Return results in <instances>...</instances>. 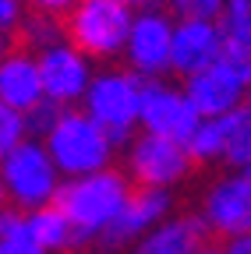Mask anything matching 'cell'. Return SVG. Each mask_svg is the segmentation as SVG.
<instances>
[{
	"instance_id": "1",
	"label": "cell",
	"mask_w": 251,
	"mask_h": 254,
	"mask_svg": "<svg viewBox=\"0 0 251 254\" xmlns=\"http://www.w3.org/2000/svg\"><path fill=\"white\" fill-rule=\"evenodd\" d=\"M128 201H131L128 177H120L117 170L75 177L60 187V198H57V205L75 222L78 244L88 240V237H106V230L117 222V215L124 212Z\"/></svg>"
},
{
	"instance_id": "2",
	"label": "cell",
	"mask_w": 251,
	"mask_h": 254,
	"mask_svg": "<svg viewBox=\"0 0 251 254\" xmlns=\"http://www.w3.org/2000/svg\"><path fill=\"white\" fill-rule=\"evenodd\" d=\"M43 141H46V148L53 155L57 170L64 173L68 180L110 170L113 145H117L106 134L103 124H96L88 113H78V110H64V113H60V120L50 127V134Z\"/></svg>"
},
{
	"instance_id": "3",
	"label": "cell",
	"mask_w": 251,
	"mask_h": 254,
	"mask_svg": "<svg viewBox=\"0 0 251 254\" xmlns=\"http://www.w3.org/2000/svg\"><path fill=\"white\" fill-rule=\"evenodd\" d=\"M0 180H4L7 201L21 212H39L46 205H57L60 187H64L46 141H32V138L0 159Z\"/></svg>"
},
{
	"instance_id": "4",
	"label": "cell",
	"mask_w": 251,
	"mask_h": 254,
	"mask_svg": "<svg viewBox=\"0 0 251 254\" xmlns=\"http://www.w3.org/2000/svg\"><path fill=\"white\" fill-rule=\"evenodd\" d=\"M135 14L120 0H82L68 14L64 32L68 43H75L85 57H117L128 46Z\"/></svg>"
},
{
	"instance_id": "5",
	"label": "cell",
	"mask_w": 251,
	"mask_h": 254,
	"mask_svg": "<svg viewBox=\"0 0 251 254\" xmlns=\"http://www.w3.org/2000/svg\"><path fill=\"white\" fill-rule=\"evenodd\" d=\"M142 85L135 71H103L92 78L85 113L103 124L113 141H128L135 124H142Z\"/></svg>"
},
{
	"instance_id": "6",
	"label": "cell",
	"mask_w": 251,
	"mask_h": 254,
	"mask_svg": "<svg viewBox=\"0 0 251 254\" xmlns=\"http://www.w3.org/2000/svg\"><path fill=\"white\" fill-rule=\"evenodd\" d=\"M198 124H202V117L191 106L187 92H180L167 81H156V78L142 85V127H145V134L187 145Z\"/></svg>"
},
{
	"instance_id": "7",
	"label": "cell",
	"mask_w": 251,
	"mask_h": 254,
	"mask_svg": "<svg viewBox=\"0 0 251 254\" xmlns=\"http://www.w3.org/2000/svg\"><path fill=\"white\" fill-rule=\"evenodd\" d=\"M173 28L177 21H170V14L163 11H142L135 14L128 46H124V60L128 67L142 78H160L163 71H173Z\"/></svg>"
},
{
	"instance_id": "8",
	"label": "cell",
	"mask_w": 251,
	"mask_h": 254,
	"mask_svg": "<svg viewBox=\"0 0 251 254\" xmlns=\"http://www.w3.org/2000/svg\"><path fill=\"white\" fill-rule=\"evenodd\" d=\"M202 222L205 230L219 233V237H230L241 240L251 233V173H230V177H219L202 205Z\"/></svg>"
},
{
	"instance_id": "9",
	"label": "cell",
	"mask_w": 251,
	"mask_h": 254,
	"mask_svg": "<svg viewBox=\"0 0 251 254\" xmlns=\"http://www.w3.org/2000/svg\"><path fill=\"white\" fill-rule=\"evenodd\" d=\"M39 71H43V88L46 99L57 106H71V103H85V95L92 88V67L88 57L75 46V43H57L39 50Z\"/></svg>"
},
{
	"instance_id": "10",
	"label": "cell",
	"mask_w": 251,
	"mask_h": 254,
	"mask_svg": "<svg viewBox=\"0 0 251 254\" xmlns=\"http://www.w3.org/2000/svg\"><path fill=\"white\" fill-rule=\"evenodd\" d=\"M187 166H191V152L180 141L170 138H156V134H142L131 141L128 148V170L142 187H160L167 190L170 184H177Z\"/></svg>"
},
{
	"instance_id": "11",
	"label": "cell",
	"mask_w": 251,
	"mask_h": 254,
	"mask_svg": "<svg viewBox=\"0 0 251 254\" xmlns=\"http://www.w3.org/2000/svg\"><path fill=\"white\" fill-rule=\"evenodd\" d=\"M184 92L191 99V106L198 110V117H227L244 106V99L251 95V81L241 71H234L230 64L216 60L212 67L187 78Z\"/></svg>"
},
{
	"instance_id": "12",
	"label": "cell",
	"mask_w": 251,
	"mask_h": 254,
	"mask_svg": "<svg viewBox=\"0 0 251 254\" xmlns=\"http://www.w3.org/2000/svg\"><path fill=\"white\" fill-rule=\"evenodd\" d=\"M227 28L219 21H177L173 28V71L191 78L219 60Z\"/></svg>"
},
{
	"instance_id": "13",
	"label": "cell",
	"mask_w": 251,
	"mask_h": 254,
	"mask_svg": "<svg viewBox=\"0 0 251 254\" xmlns=\"http://www.w3.org/2000/svg\"><path fill=\"white\" fill-rule=\"evenodd\" d=\"M170 215V194L160 187H142L131 194V201L124 205V212L117 215V222L106 230V244H131L142 240L145 233H152L160 222H167Z\"/></svg>"
},
{
	"instance_id": "14",
	"label": "cell",
	"mask_w": 251,
	"mask_h": 254,
	"mask_svg": "<svg viewBox=\"0 0 251 254\" xmlns=\"http://www.w3.org/2000/svg\"><path fill=\"white\" fill-rule=\"evenodd\" d=\"M0 103H7L21 113H32L39 103H46L39 57L28 53H7L0 60Z\"/></svg>"
},
{
	"instance_id": "15",
	"label": "cell",
	"mask_w": 251,
	"mask_h": 254,
	"mask_svg": "<svg viewBox=\"0 0 251 254\" xmlns=\"http://www.w3.org/2000/svg\"><path fill=\"white\" fill-rule=\"evenodd\" d=\"M202 237H205V222L167 219L135 244V254H202L205 251Z\"/></svg>"
},
{
	"instance_id": "16",
	"label": "cell",
	"mask_w": 251,
	"mask_h": 254,
	"mask_svg": "<svg viewBox=\"0 0 251 254\" xmlns=\"http://www.w3.org/2000/svg\"><path fill=\"white\" fill-rule=\"evenodd\" d=\"M32 219V230H36V240L46 247V251H64L71 244H78V233H75V222L68 219V212L60 205H46L39 212H28Z\"/></svg>"
},
{
	"instance_id": "17",
	"label": "cell",
	"mask_w": 251,
	"mask_h": 254,
	"mask_svg": "<svg viewBox=\"0 0 251 254\" xmlns=\"http://www.w3.org/2000/svg\"><path fill=\"white\" fill-rule=\"evenodd\" d=\"M0 254H50L32 230V219L14 212H0Z\"/></svg>"
},
{
	"instance_id": "18",
	"label": "cell",
	"mask_w": 251,
	"mask_h": 254,
	"mask_svg": "<svg viewBox=\"0 0 251 254\" xmlns=\"http://www.w3.org/2000/svg\"><path fill=\"white\" fill-rule=\"evenodd\" d=\"M227 141H230V120L227 117H202L195 127L187 152L198 163H212V159H227Z\"/></svg>"
},
{
	"instance_id": "19",
	"label": "cell",
	"mask_w": 251,
	"mask_h": 254,
	"mask_svg": "<svg viewBox=\"0 0 251 254\" xmlns=\"http://www.w3.org/2000/svg\"><path fill=\"white\" fill-rule=\"evenodd\" d=\"M230 120V141H227V163L237 170H251V106L227 113Z\"/></svg>"
},
{
	"instance_id": "20",
	"label": "cell",
	"mask_w": 251,
	"mask_h": 254,
	"mask_svg": "<svg viewBox=\"0 0 251 254\" xmlns=\"http://www.w3.org/2000/svg\"><path fill=\"white\" fill-rule=\"evenodd\" d=\"M28 113L7 106V103H0V159H4L7 152H14L21 141H28Z\"/></svg>"
},
{
	"instance_id": "21",
	"label": "cell",
	"mask_w": 251,
	"mask_h": 254,
	"mask_svg": "<svg viewBox=\"0 0 251 254\" xmlns=\"http://www.w3.org/2000/svg\"><path fill=\"white\" fill-rule=\"evenodd\" d=\"M177 21H223L227 0H170Z\"/></svg>"
},
{
	"instance_id": "22",
	"label": "cell",
	"mask_w": 251,
	"mask_h": 254,
	"mask_svg": "<svg viewBox=\"0 0 251 254\" xmlns=\"http://www.w3.org/2000/svg\"><path fill=\"white\" fill-rule=\"evenodd\" d=\"M223 28L230 32V36H244V39H251V0H227Z\"/></svg>"
},
{
	"instance_id": "23",
	"label": "cell",
	"mask_w": 251,
	"mask_h": 254,
	"mask_svg": "<svg viewBox=\"0 0 251 254\" xmlns=\"http://www.w3.org/2000/svg\"><path fill=\"white\" fill-rule=\"evenodd\" d=\"M60 113H64V106H57V103L46 99V103H39L32 113H28V127H32V131H39V134L46 138V134H50V127L60 120Z\"/></svg>"
},
{
	"instance_id": "24",
	"label": "cell",
	"mask_w": 251,
	"mask_h": 254,
	"mask_svg": "<svg viewBox=\"0 0 251 254\" xmlns=\"http://www.w3.org/2000/svg\"><path fill=\"white\" fill-rule=\"evenodd\" d=\"M36 7V14H50V18H60V14H71L82 0H28Z\"/></svg>"
},
{
	"instance_id": "25",
	"label": "cell",
	"mask_w": 251,
	"mask_h": 254,
	"mask_svg": "<svg viewBox=\"0 0 251 254\" xmlns=\"http://www.w3.org/2000/svg\"><path fill=\"white\" fill-rule=\"evenodd\" d=\"M21 4L25 0H0V32H11L18 21H25L21 18Z\"/></svg>"
},
{
	"instance_id": "26",
	"label": "cell",
	"mask_w": 251,
	"mask_h": 254,
	"mask_svg": "<svg viewBox=\"0 0 251 254\" xmlns=\"http://www.w3.org/2000/svg\"><path fill=\"white\" fill-rule=\"evenodd\" d=\"M230 247H234L237 254H251V233H248V237H241V240H230Z\"/></svg>"
},
{
	"instance_id": "27",
	"label": "cell",
	"mask_w": 251,
	"mask_h": 254,
	"mask_svg": "<svg viewBox=\"0 0 251 254\" xmlns=\"http://www.w3.org/2000/svg\"><path fill=\"white\" fill-rule=\"evenodd\" d=\"M7 57V32H0V60Z\"/></svg>"
},
{
	"instance_id": "28",
	"label": "cell",
	"mask_w": 251,
	"mask_h": 254,
	"mask_svg": "<svg viewBox=\"0 0 251 254\" xmlns=\"http://www.w3.org/2000/svg\"><path fill=\"white\" fill-rule=\"evenodd\" d=\"M202 254H237L234 247H212V251H202Z\"/></svg>"
},
{
	"instance_id": "29",
	"label": "cell",
	"mask_w": 251,
	"mask_h": 254,
	"mask_svg": "<svg viewBox=\"0 0 251 254\" xmlns=\"http://www.w3.org/2000/svg\"><path fill=\"white\" fill-rule=\"evenodd\" d=\"M120 4H128V7H131V4H152V0H120Z\"/></svg>"
},
{
	"instance_id": "30",
	"label": "cell",
	"mask_w": 251,
	"mask_h": 254,
	"mask_svg": "<svg viewBox=\"0 0 251 254\" xmlns=\"http://www.w3.org/2000/svg\"><path fill=\"white\" fill-rule=\"evenodd\" d=\"M4 198H7V194H4V180H0V205H4ZM0 212H4V208H0Z\"/></svg>"
},
{
	"instance_id": "31",
	"label": "cell",
	"mask_w": 251,
	"mask_h": 254,
	"mask_svg": "<svg viewBox=\"0 0 251 254\" xmlns=\"http://www.w3.org/2000/svg\"><path fill=\"white\" fill-rule=\"evenodd\" d=\"M248 106H251V95H248Z\"/></svg>"
},
{
	"instance_id": "32",
	"label": "cell",
	"mask_w": 251,
	"mask_h": 254,
	"mask_svg": "<svg viewBox=\"0 0 251 254\" xmlns=\"http://www.w3.org/2000/svg\"><path fill=\"white\" fill-rule=\"evenodd\" d=\"M244 173H251V170H244Z\"/></svg>"
}]
</instances>
